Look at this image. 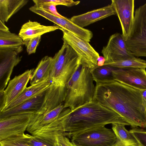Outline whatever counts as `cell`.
Masks as SVG:
<instances>
[{"label": "cell", "instance_id": "obj_1", "mask_svg": "<svg viewBox=\"0 0 146 146\" xmlns=\"http://www.w3.org/2000/svg\"><path fill=\"white\" fill-rule=\"evenodd\" d=\"M93 100L118 113L133 128L146 127V102L139 90L116 81L96 83Z\"/></svg>", "mask_w": 146, "mask_h": 146}, {"label": "cell", "instance_id": "obj_2", "mask_svg": "<svg viewBox=\"0 0 146 146\" xmlns=\"http://www.w3.org/2000/svg\"><path fill=\"white\" fill-rule=\"evenodd\" d=\"M60 115L62 135L70 138L87 129L108 124L130 126L118 113L94 100L73 110L64 109Z\"/></svg>", "mask_w": 146, "mask_h": 146}, {"label": "cell", "instance_id": "obj_3", "mask_svg": "<svg viewBox=\"0 0 146 146\" xmlns=\"http://www.w3.org/2000/svg\"><path fill=\"white\" fill-rule=\"evenodd\" d=\"M91 69L80 64L66 84L64 109L73 110L94 100L95 87Z\"/></svg>", "mask_w": 146, "mask_h": 146}, {"label": "cell", "instance_id": "obj_4", "mask_svg": "<svg viewBox=\"0 0 146 146\" xmlns=\"http://www.w3.org/2000/svg\"><path fill=\"white\" fill-rule=\"evenodd\" d=\"M53 60L49 80L51 82L66 87L68 81L80 64L79 58L70 46L63 42Z\"/></svg>", "mask_w": 146, "mask_h": 146}, {"label": "cell", "instance_id": "obj_5", "mask_svg": "<svg viewBox=\"0 0 146 146\" xmlns=\"http://www.w3.org/2000/svg\"><path fill=\"white\" fill-rule=\"evenodd\" d=\"M125 41L135 57H146V2L136 9L132 27Z\"/></svg>", "mask_w": 146, "mask_h": 146}, {"label": "cell", "instance_id": "obj_6", "mask_svg": "<svg viewBox=\"0 0 146 146\" xmlns=\"http://www.w3.org/2000/svg\"><path fill=\"white\" fill-rule=\"evenodd\" d=\"M71 141L74 146H113L116 137L112 129L100 126L78 133L72 137Z\"/></svg>", "mask_w": 146, "mask_h": 146}, {"label": "cell", "instance_id": "obj_7", "mask_svg": "<svg viewBox=\"0 0 146 146\" xmlns=\"http://www.w3.org/2000/svg\"><path fill=\"white\" fill-rule=\"evenodd\" d=\"M63 42L70 46L78 56L80 64L92 69L97 66L100 57L98 53L88 42L62 28Z\"/></svg>", "mask_w": 146, "mask_h": 146}, {"label": "cell", "instance_id": "obj_8", "mask_svg": "<svg viewBox=\"0 0 146 146\" xmlns=\"http://www.w3.org/2000/svg\"><path fill=\"white\" fill-rule=\"evenodd\" d=\"M35 113L27 112L0 119V142L23 137Z\"/></svg>", "mask_w": 146, "mask_h": 146}, {"label": "cell", "instance_id": "obj_9", "mask_svg": "<svg viewBox=\"0 0 146 146\" xmlns=\"http://www.w3.org/2000/svg\"><path fill=\"white\" fill-rule=\"evenodd\" d=\"M34 69L28 70L11 80L6 88L0 92V112L3 111L27 87Z\"/></svg>", "mask_w": 146, "mask_h": 146}, {"label": "cell", "instance_id": "obj_10", "mask_svg": "<svg viewBox=\"0 0 146 146\" xmlns=\"http://www.w3.org/2000/svg\"><path fill=\"white\" fill-rule=\"evenodd\" d=\"M101 53L105 59L104 64L135 57L127 48L122 34L118 33L110 36Z\"/></svg>", "mask_w": 146, "mask_h": 146}, {"label": "cell", "instance_id": "obj_11", "mask_svg": "<svg viewBox=\"0 0 146 146\" xmlns=\"http://www.w3.org/2000/svg\"><path fill=\"white\" fill-rule=\"evenodd\" d=\"M112 72L115 81L139 90L146 89L145 68H113Z\"/></svg>", "mask_w": 146, "mask_h": 146}, {"label": "cell", "instance_id": "obj_12", "mask_svg": "<svg viewBox=\"0 0 146 146\" xmlns=\"http://www.w3.org/2000/svg\"><path fill=\"white\" fill-rule=\"evenodd\" d=\"M20 52L13 49H0V92L5 90L14 67L21 60Z\"/></svg>", "mask_w": 146, "mask_h": 146}, {"label": "cell", "instance_id": "obj_13", "mask_svg": "<svg viewBox=\"0 0 146 146\" xmlns=\"http://www.w3.org/2000/svg\"><path fill=\"white\" fill-rule=\"evenodd\" d=\"M111 3L119 21L125 41L131 31L134 19V0H112Z\"/></svg>", "mask_w": 146, "mask_h": 146}, {"label": "cell", "instance_id": "obj_14", "mask_svg": "<svg viewBox=\"0 0 146 146\" xmlns=\"http://www.w3.org/2000/svg\"><path fill=\"white\" fill-rule=\"evenodd\" d=\"M66 92V87L51 82L46 91L42 107L36 113L45 114L63 103L65 100Z\"/></svg>", "mask_w": 146, "mask_h": 146}, {"label": "cell", "instance_id": "obj_15", "mask_svg": "<svg viewBox=\"0 0 146 146\" xmlns=\"http://www.w3.org/2000/svg\"><path fill=\"white\" fill-rule=\"evenodd\" d=\"M116 15L113 5L94 9L86 13L72 17L71 21L82 28L113 15Z\"/></svg>", "mask_w": 146, "mask_h": 146}, {"label": "cell", "instance_id": "obj_16", "mask_svg": "<svg viewBox=\"0 0 146 146\" xmlns=\"http://www.w3.org/2000/svg\"><path fill=\"white\" fill-rule=\"evenodd\" d=\"M47 90L13 108L0 112V119L27 112L38 113L42 107Z\"/></svg>", "mask_w": 146, "mask_h": 146}, {"label": "cell", "instance_id": "obj_17", "mask_svg": "<svg viewBox=\"0 0 146 146\" xmlns=\"http://www.w3.org/2000/svg\"><path fill=\"white\" fill-rule=\"evenodd\" d=\"M64 109V104L62 103L45 114L35 113L31 119L27 131L32 135H33L54 122Z\"/></svg>", "mask_w": 146, "mask_h": 146}, {"label": "cell", "instance_id": "obj_18", "mask_svg": "<svg viewBox=\"0 0 146 146\" xmlns=\"http://www.w3.org/2000/svg\"><path fill=\"white\" fill-rule=\"evenodd\" d=\"M61 29L57 25L45 26L29 20L22 26L19 35L24 42H26L32 38Z\"/></svg>", "mask_w": 146, "mask_h": 146}, {"label": "cell", "instance_id": "obj_19", "mask_svg": "<svg viewBox=\"0 0 146 146\" xmlns=\"http://www.w3.org/2000/svg\"><path fill=\"white\" fill-rule=\"evenodd\" d=\"M51 83V82L48 78L26 87L18 98L4 111L13 108L42 93L48 89Z\"/></svg>", "mask_w": 146, "mask_h": 146}, {"label": "cell", "instance_id": "obj_20", "mask_svg": "<svg viewBox=\"0 0 146 146\" xmlns=\"http://www.w3.org/2000/svg\"><path fill=\"white\" fill-rule=\"evenodd\" d=\"M122 124H112V129L116 137V141L113 146H141L132 133Z\"/></svg>", "mask_w": 146, "mask_h": 146}, {"label": "cell", "instance_id": "obj_21", "mask_svg": "<svg viewBox=\"0 0 146 146\" xmlns=\"http://www.w3.org/2000/svg\"><path fill=\"white\" fill-rule=\"evenodd\" d=\"M53 60L52 57L48 56L41 59L32 74L30 79L31 85L49 78Z\"/></svg>", "mask_w": 146, "mask_h": 146}, {"label": "cell", "instance_id": "obj_22", "mask_svg": "<svg viewBox=\"0 0 146 146\" xmlns=\"http://www.w3.org/2000/svg\"><path fill=\"white\" fill-rule=\"evenodd\" d=\"M28 0H0V20L7 22L28 3Z\"/></svg>", "mask_w": 146, "mask_h": 146}, {"label": "cell", "instance_id": "obj_23", "mask_svg": "<svg viewBox=\"0 0 146 146\" xmlns=\"http://www.w3.org/2000/svg\"><path fill=\"white\" fill-rule=\"evenodd\" d=\"M24 42L19 36L9 31H0V49H12L21 52Z\"/></svg>", "mask_w": 146, "mask_h": 146}, {"label": "cell", "instance_id": "obj_24", "mask_svg": "<svg viewBox=\"0 0 146 146\" xmlns=\"http://www.w3.org/2000/svg\"><path fill=\"white\" fill-rule=\"evenodd\" d=\"M113 68L107 65L97 66L91 69L94 81L96 83H105L115 81L112 72Z\"/></svg>", "mask_w": 146, "mask_h": 146}, {"label": "cell", "instance_id": "obj_25", "mask_svg": "<svg viewBox=\"0 0 146 146\" xmlns=\"http://www.w3.org/2000/svg\"><path fill=\"white\" fill-rule=\"evenodd\" d=\"M112 67L118 68H146V61L135 57L129 59L104 64Z\"/></svg>", "mask_w": 146, "mask_h": 146}, {"label": "cell", "instance_id": "obj_26", "mask_svg": "<svg viewBox=\"0 0 146 146\" xmlns=\"http://www.w3.org/2000/svg\"><path fill=\"white\" fill-rule=\"evenodd\" d=\"M23 139L31 146H56V144L52 143L40 137L27 134H25Z\"/></svg>", "mask_w": 146, "mask_h": 146}, {"label": "cell", "instance_id": "obj_27", "mask_svg": "<svg viewBox=\"0 0 146 146\" xmlns=\"http://www.w3.org/2000/svg\"><path fill=\"white\" fill-rule=\"evenodd\" d=\"M35 5L38 6L43 4H52L56 6L62 5L70 7L77 5L80 1H75L73 0H33Z\"/></svg>", "mask_w": 146, "mask_h": 146}, {"label": "cell", "instance_id": "obj_28", "mask_svg": "<svg viewBox=\"0 0 146 146\" xmlns=\"http://www.w3.org/2000/svg\"><path fill=\"white\" fill-rule=\"evenodd\" d=\"M129 131L141 146H146V130L137 127L133 128Z\"/></svg>", "mask_w": 146, "mask_h": 146}, {"label": "cell", "instance_id": "obj_29", "mask_svg": "<svg viewBox=\"0 0 146 146\" xmlns=\"http://www.w3.org/2000/svg\"><path fill=\"white\" fill-rule=\"evenodd\" d=\"M41 38V36L32 38L26 42H24L26 46V50L28 54L35 53L36 48Z\"/></svg>", "mask_w": 146, "mask_h": 146}, {"label": "cell", "instance_id": "obj_30", "mask_svg": "<svg viewBox=\"0 0 146 146\" xmlns=\"http://www.w3.org/2000/svg\"><path fill=\"white\" fill-rule=\"evenodd\" d=\"M23 137L0 142V146H31L24 141Z\"/></svg>", "mask_w": 146, "mask_h": 146}, {"label": "cell", "instance_id": "obj_31", "mask_svg": "<svg viewBox=\"0 0 146 146\" xmlns=\"http://www.w3.org/2000/svg\"><path fill=\"white\" fill-rule=\"evenodd\" d=\"M56 146H74L68 138L62 134L56 136Z\"/></svg>", "mask_w": 146, "mask_h": 146}, {"label": "cell", "instance_id": "obj_32", "mask_svg": "<svg viewBox=\"0 0 146 146\" xmlns=\"http://www.w3.org/2000/svg\"><path fill=\"white\" fill-rule=\"evenodd\" d=\"M37 6L59 17L63 18L65 17L61 15L57 12L56 8V6L52 4H43Z\"/></svg>", "mask_w": 146, "mask_h": 146}, {"label": "cell", "instance_id": "obj_33", "mask_svg": "<svg viewBox=\"0 0 146 146\" xmlns=\"http://www.w3.org/2000/svg\"><path fill=\"white\" fill-rule=\"evenodd\" d=\"M0 31H9V29L5 25L4 22L0 20Z\"/></svg>", "mask_w": 146, "mask_h": 146}, {"label": "cell", "instance_id": "obj_34", "mask_svg": "<svg viewBox=\"0 0 146 146\" xmlns=\"http://www.w3.org/2000/svg\"><path fill=\"white\" fill-rule=\"evenodd\" d=\"M105 62V59L104 57L100 56V57L98 60L97 66H104Z\"/></svg>", "mask_w": 146, "mask_h": 146}, {"label": "cell", "instance_id": "obj_35", "mask_svg": "<svg viewBox=\"0 0 146 146\" xmlns=\"http://www.w3.org/2000/svg\"><path fill=\"white\" fill-rule=\"evenodd\" d=\"M140 91L143 98L146 102V89L140 90Z\"/></svg>", "mask_w": 146, "mask_h": 146}]
</instances>
